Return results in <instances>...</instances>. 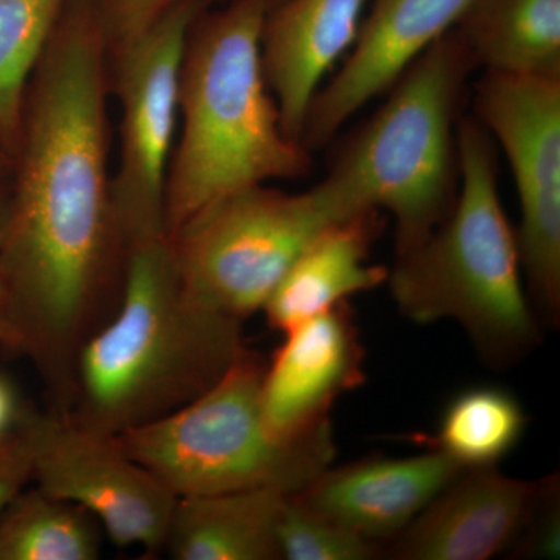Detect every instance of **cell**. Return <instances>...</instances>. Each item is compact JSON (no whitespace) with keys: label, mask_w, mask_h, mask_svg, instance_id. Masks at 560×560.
I'll return each instance as SVG.
<instances>
[{"label":"cell","mask_w":560,"mask_h":560,"mask_svg":"<svg viewBox=\"0 0 560 560\" xmlns=\"http://www.w3.org/2000/svg\"><path fill=\"white\" fill-rule=\"evenodd\" d=\"M268 0H230L191 24L179 73V121L165 184V235L213 201L312 168L283 131L261 66Z\"/></svg>","instance_id":"7a4b0ae2"},{"label":"cell","mask_w":560,"mask_h":560,"mask_svg":"<svg viewBox=\"0 0 560 560\" xmlns=\"http://www.w3.org/2000/svg\"><path fill=\"white\" fill-rule=\"evenodd\" d=\"M7 220V189H0V238H2L3 228Z\"/></svg>","instance_id":"f1b7e54d"},{"label":"cell","mask_w":560,"mask_h":560,"mask_svg":"<svg viewBox=\"0 0 560 560\" xmlns=\"http://www.w3.org/2000/svg\"><path fill=\"white\" fill-rule=\"evenodd\" d=\"M289 495L254 489L176 499L164 552L176 560H280L278 525Z\"/></svg>","instance_id":"e0dca14e"},{"label":"cell","mask_w":560,"mask_h":560,"mask_svg":"<svg viewBox=\"0 0 560 560\" xmlns=\"http://www.w3.org/2000/svg\"><path fill=\"white\" fill-rule=\"evenodd\" d=\"M471 0H374L352 51L313 97L301 143L323 149L366 103L385 94L423 50L452 31Z\"/></svg>","instance_id":"8fae6325"},{"label":"cell","mask_w":560,"mask_h":560,"mask_svg":"<svg viewBox=\"0 0 560 560\" xmlns=\"http://www.w3.org/2000/svg\"><path fill=\"white\" fill-rule=\"evenodd\" d=\"M278 544L285 560H371L383 555L382 545L316 514L293 493L280 514Z\"/></svg>","instance_id":"7402d4cb"},{"label":"cell","mask_w":560,"mask_h":560,"mask_svg":"<svg viewBox=\"0 0 560 560\" xmlns=\"http://www.w3.org/2000/svg\"><path fill=\"white\" fill-rule=\"evenodd\" d=\"M265 363L243 349L212 388L180 410L116 436L176 499L241 490L294 493L331 466V423L276 434L261 408Z\"/></svg>","instance_id":"8992f818"},{"label":"cell","mask_w":560,"mask_h":560,"mask_svg":"<svg viewBox=\"0 0 560 560\" xmlns=\"http://www.w3.org/2000/svg\"><path fill=\"white\" fill-rule=\"evenodd\" d=\"M0 346L11 348V330L9 320V305H7L5 285L0 272Z\"/></svg>","instance_id":"4316f807"},{"label":"cell","mask_w":560,"mask_h":560,"mask_svg":"<svg viewBox=\"0 0 560 560\" xmlns=\"http://www.w3.org/2000/svg\"><path fill=\"white\" fill-rule=\"evenodd\" d=\"M558 477L540 480L539 495L511 551L517 558L559 559L560 506Z\"/></svg>","instance_id":"cb8c5ba5"},{"label":"cell","mask_w":560,"mask_h":560,"mask_svg":"<svg viewBox=\"0 0 560 560\" xmlns=\"http://www.w3.org/2000/svg\"><path fill=\"white\" fill-rule=\"evenodd\" d=\"M265 364L261 408L276 434L298 438L330 422L342 394L366 382L364 348L348 302L283 334Z\"/></svg>","instance_id":"7c38bea8"},{"label":"cell","mask_w":560,"mask_h":560,"mask_svg":"<svg viewBox=\"0 0 560 560\" xmlns=\"http://www.w3.org/2000/svg\"><path fill=\"white\" fill-rule=\"evenodd\" d=\"M366 0H283L261 28V66L280 124L301 142L320 81L355 43Z\"/></svg>","instance_id":"9a60e30c"},{"label":"cell","mask_w":560,"mask_h":560,"mask_svg":"<svg viewBox=\"0 0 560 560\" xmlns=\"http://www.w3.org/2000/svg\"><path fill=\"white\" fill-rule=\"evenodd\" d=\"M102 528L83 508L32 485L0 512V560H95Z\"/></svg>","instance_id":"d6986e66"},{"label":"cell","mask_w":560,"mask_h":560,"mask_svg":"<svg viewBox=\"0 0 560 560\" xmlns=\"http://www.w3.org/2000/svg\"><path fill=\"white\" fill-rule=\"evenodd\" d=\"M427 448L408 458H364L327 467L293 495L316 514L382 545L407 528L463 471Z\"/></svg>","instance_id":"5bb4252c"},{"label":"cell","mask_w":560,"mask_h":560,"mask_svg":"<svg viewBox=\"0 0 560 560\" xmlns=\"http://www.w3.org/2000/svg\"><path fill=\"white\" fill-rule=\"evenodd\" d=\"M109 58L92 0H68L33 72L0 238L11 348L50 410L72 404L77 361L124 293L128 248L109 171Z\"/></svg>","instance_id":"6da1fadb"},{"label":"cell","mask_w":560,"mask_h":560,"mask_svg":"<svg viewBox=\"0 0 560 560\" xmlns=\"http://www.w3.org/2000/svg\"><path fill=\"white\" fill-rule=\"evenodd\" d=\"M381 210L370 209L331 221L293 261L265 304L271 329L287 334L304 320L377 289L389 268L370 264L382 231Z\"/></svg>","instance_id":"2e32d148"},{"label":"cell","mask_w":560,"mask_h":560,"mask_svg":"<svg viewBox=\"0 0 560 560\" xmlns=\"http://www.w3.org/2000/svg\"><path fill=\"white\" fill-rule=\"evenodd\" d=\"M28 440L32 485L83 508L117 547L164 552L176 497L116 436L49 410L33 412Z\"/></svg>","instance_id":"30bf717a"},{"label":"cell","mask_w":560,"mask_h":560,"mask_svg":"<svg viewBox=\"0 0 560 560\" xmlns=\"http://www.w3.org/2000/svg\"><path fill=\"white\" fill-rule=\"evenodd\" d=\"M455 31L477 68L560 77V0H471Z\"/></svg>","instance_id":"ac0fdd59"},{"label":"cell","mask_w":560,"mask_h":560,"mask_svg":"<svg viewBox=\"0 0 560 560\" xmlns=\"http://www.w3.org/2000/svg\"><path fill=\"white\" fill-rule=\"evenodd\" d=\"M474 119L510 164L529 301L540 323L560 318V77L489 72L475 84Z\"/></svg>","instance_id":"9c48e42d"},{"label":"cell","mask_w":560,"mask_h":560,"mask_svg":"<svg viewBox=\"0 0 560 560\" xmlns=\"http://www.w3.org/2000/svg\"><path fill=\"white\" fill-rule=\"evenodd\" d=\"M475 69L455 27L444 33L405 69L323 179L349 212L393 215L396 254L419 245L455 201L456 127Z\"/></svg>","instance_id":"5b68a950"},{"label":"cell","mask_w":560,"mask_h":560,"mask_svg":"<svg viewBox=\"0 0 560 560\" xmlns=\"http://www.w3.org/2000/svg\"><path fill=\"white\" fill-rule=\"evenodd\" d=\"M68 0H0V140L13 154L33 72Z\"/></svg>","instance_id":"44dd1931"},{"label":"cell","mask_w":560,"mask_h":560,"mask_svg":"<svg viewBox=\"0 0 560 560\" xmlns=\"http://www.w3.org/2000/svg\"><path fill=\"white\" fill-rule=\"evenodd\" d=\"M528 423L521 400L499 386L460 390L442 410L427 448L442 453L463 469L497 467L510 455Z\"/></svg>","instance_id":"ffe728a7"},{"label":"cell","mask_w":560,"mask_h":560,"mask_svg":"<svg viewBox=\"0 0 560 560\" xmlns=\"http://www.w3.org/2000/svg\"><path fill=\"white\" fill-rule=\"evenodd\" d=\"M108 55L149 32L168 11L187 0H92ZM217 2V0H212Z\"/></svg>","instance_id":"603a6c76"},{"label":"cell","mask_w":560,"mask_h":560,"mask_svg":"<svg viewBox=\"0 0 560 560\" xmlns=\"http://www.w3.org/2000/svg\"><path fill=\"white\" fill-rule=\"evenodd\" d=\"M540 480L497 467L464 469L431 500L390 547L397 560H486L511 550L539 495Z\"/></svg>","instance_id":"4fadbf2b"},{"label":"cell","mask_w":560,"mask_h":560,"mask_svg":"<svg viewBox=\"0 0 560 560\" xmlns=\"http://www.w3.org/2000/svg\"><path fill=\"white\" fill-rule=\"evenodd\" d=\"M28 423L20 433L0 442V512L32 482Z\"/></svg>","instance_id":"d4e9b609"},{"label":"cell","mask_w":560,"mask_h":560,"mask_svg":"<svg viewBox=\"0 0 560 560\" xmlns=\"http://www.w3.org/2000/svg\"><path fill=\"white\" fill-rule=\"evenodd\" d=\"M242 327L183 293L167 237L132 246L119 307L81 350L65 415L108 436L156 422L230 371Z\"/></svg>","instance_id":"3957f363"},{"label":"cell","mask_w":560,"mask_h":560,"mask_svg":"<svg viewBox=\"0 0 560 560\" xmlns=\"http://www.w3.org/2000/svg\"><path fill=\"white\" fill-rule=\"evenodd\" d=\"M283 2V0H268V3H270V10L272 7L278 5V3Z\"/></svg>","instance_id":"f546056e"},{"label":"cell","mask_w":560,"mask_h":560,"mask_svg":"<svg viewBox=\"0 0 560 560\" xmlns=\"http://www.w3.org/2000/svg\"><path fill=\"white\" fill-rule=\"evenodd\" d=\"M350 215L323 180L302 194L259 184L226 195L167 237L180 290L243 323L264 311L316 234Z\"/></svg>","instance_id":"52a82bcc"},{"label":"cell","mask_w":560,"mask_h":560,"mask_svg":"<svg viewBox=\"0 0 560 560\" xmlns=\"http://www.w3.org/2000/svg\"><path fill=\"white\" fill-rule=\"evenodd\" d=\"M32 415L33 411H28L22 404L13 383L0 374V442L24 430Z\"/></svg>","instance_id":"484cf974"},{"label":"cell","mask_w":560,"mask_h":560,"mask_svg":"<svg viewBox=\"0 0 560 560\" xmlns=\"http://www.w3.org/2000/svg\"><path fill=\"white\" fill-rule=\"evenodd\" d=\"M11 165H13V154L9 147L0 140V189L9 187Z\"/></svg>","instance_id":"83f0119b"},{"label":"cell","mask_w":560,"mask_h":560,"mask_svg":"<svg viewBox=\"0 0 560 560\" xmlns=\"http://www.w3.org/2000/svg\"><path fill=\"white\" fill-rule=\"evenodd\" d=\"M212 0H187L124 49L108 55L120 108L119 161L110 179L121 237L132 246L165 235V184L179 121V73L194 21Z\"/></svg>","instance_id":"ba28073f"},{"label":"cell","mask_w":560,"mask_h":560,"mask_svg":"<svg viewBox=\"0 0 560 560\" xmlns=\"http://www.w3.org/2000/svg\"><path fill=\"white\" fill-rule=\"evenodd\" d=\"M456 150L459 187L451 210L419 245L396 254L386 282L405 318L456 320L482 359L510 366L539 345L540 320L501 206L493 140L474 117H459Z\"/></svg>","instance_id":"277c9868"}]
</instances>
